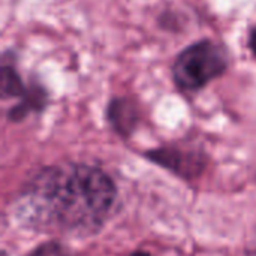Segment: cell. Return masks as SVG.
Instances as JSON below:
<instances>
[{
    "label": "cell",
    "instance_id": "obj_4",
    "mask_svg": "<svg viewBox=\"0 0 256 256\" xmlns=\"http://www.w3.org/2000/svg\"><path fill=\"white\" fill-rule=\"evenodd\" d=\"M136 105L128 98L114 99L108 105V120L114 130L122 136H129L138 123Z\"/></svg>",
    "mask_w": 256,
    "mask_h": 256
},
{
    "label": "cell",
    "instance_id": "obj_10",
    "mask_svg": "<svg viewBox=\"0 0 256 256\" xmlns=\"http://www.w3.org/2000/svg\"><path fill=\"white\" fill-rule=\"evenodd\" d=\"M2 256H6V254H3V255H2Z\"/></svg>",
    "mask_w": 256,
    "mask_h": 256
},
{
    "label": "cell",
    "instance_id": "obj_8",
    "mask_svg": "<svg viewBox=\"0 0 256 256\" xmlns=\"http://www.w3.org/2000/svg\"><path fill=\"white\" fill-rule=\"evenodd\" d=\"M249 46L252 50V52L255 54L256 57V27L250 32V38H249Z\"/></svg>",
    "mask_w": 256,
    "mask_h": 256
},
{
    "label": "cell",
    "instance_id": "obj_9",
    "mask_svg": "<svg viewBox=\"0 0 256 256\" xmlns=\"http://www.w3.org/2000/svg\"><path fill=\"white\" fill-rule=\"evenodd\" d=\"M130 256H152L148 252H146V250H136V252H134Z\"/></svg>",
    "mask_w": 256,
    "mask_h": 256
},
{
    "label": "cell",
    "instance_id": "obj_6",
    "mask_svg": "<svg viewBox=\"0 0 256 256\" xmlns=\"http://www.w3.org/2000/svg\"><path fill=\"white\" fill-rule=\"evenodd\" d=\"M26 87L21 81V76L16 74L15 68L9 64H3L0 75V93L3 99L8 98H22L26 93Z\"/></svg>",
    "mask_w": 256,
    "mask_h": 256
},
{
    "label": "cell",
    "instance_id": "obj_7",
    "mask_svg": "<svg viewBox=\"0 0 256 256\" xmlns=\"http://www.w3.org/2000/svg\"><path fill=\"white\" fill-rule=\"evenodd\" d=\"M27 256H70L69 250L58 242H46Z\"/></svg>",
    "mask_w": 256,
    "mask_h": 256
},
{
    "label": "cell",
    "instance_id": "obj_5",
    "mask_svg": "<svg viewBox=\"0 0 256 256\" xmlns=\"http://www.w3.org/2000/svg\"><path fill=\"white\" fill-rule=\"evenodd\" d=\"M22 100L9 110L8 118L10 122H21L32 111H40L46 105V93L40 86H32L26 90Z\"/></svg>",
    "mask_w": 256,
    "mask_h": 256
},
{
    "label": "cell",
    "instance_id": "obj_3",
    "mask_svg": "<svg viewBox=\"0 0 256 256\" xmlns=\"http://www.w3.org/2000/svg\"><path fill=\"white\" fill-rule=\"evenodd\" d=\"M154 164L174 171L183 177H194L200 174L204 168V158L202 154H196L192 152H184L174 147H165L152 150L146 154Z\"/></svg>",
    "mask_w": 256,
    "mask_h": 256
},
{
    "label": "cell",
    "instance_id": "obj_2",
    "mask_svg": "<svg viewBox=\"0 0 256 256\" xmlns=\"http://www.w3.org/2000/svg\"><path fill=\"white\" fill-rule=\"evenodd\" d=\"M224 50L212 40H200L183 50L172 68L176 84L186 92L206 87L226 70Z\"/></svg>",
    "mask_w": 256,
    "mask_h": 256
},
{
    "label": "cell",
    "instance_id": "obj_1",
    "mask_svg": "<svg viewBox=\"0 0 256 256\" xmlns=\"http://www.w3.org/2000/svg\"><path fill=\"white\" fill-rule=\"evenodd\" d=\"M116 196L114 182L96 166H50L27 184L18 214L33 228L92 234L108 219Z\"/></svg>",
    "mask_w": 256,
    "mask_h": 256
}]
</instances>
